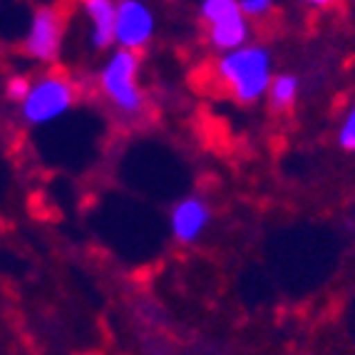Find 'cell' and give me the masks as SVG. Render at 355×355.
<instances>
[{"label": "cell", "instance_id": "obj_1", "mask_svg": "<svg viewBox=\"0 0 355 355\" xmlns=\"http://www.w3.org/2000/svg\"><path fill=\"white\" fill-rule=\"evenodd\" d=\"M216 75L234 100L241 105H254L261 97H266L273 77V55L266 45L249 42L221 55L216 62Z\"/></svg>", "mask_w": 355, "mask_h": 355}, {"label": "cell", "instance_id": "obj_2", "mask_svg": "<svg viewBox=\"0 0 355 355\" xmlns=\"http://www.w3.org/2000/svg\"><path fill=\"white\" fill-rule=\"evenodd\" d=\"M97 85L105 100L125 117H137L144 110V89L139 85V53L117 48L97 72Z\"/></svg>", "mask_w": 355, "mask_h": 355}, {"label": "cell", "instance_id": "obj_3", "mask_svg": "<svg viewBox=\"0 0 355 355\" xmlns=\"http://www.w3.org/2000/svg\"><path fill=\"white\" fill-rule=\"evenodd\" d=\"M77 102V87L65 75H42L30 80L28 95L20 102V117L33 127L65 117Z\"/></svg>", "mask_w": 355, "mask_h": 355}, {"label": "cell", "instance_id": "obj_4", "mask_svg": "<svg viewBox=\"0 0 355 355\" xmlns=\"http://www.w3.org/2000/svg\"><path fill=\"white\" fill-rule=\"evenodd\" d=\"M65 42V15L53 6H40L30 18L23 37V53L35 62L50 65L62 53Z\"/></svg>", "mask_w": 355, "mask_h": 355}, {"label": "cell", "instance_id": "obj_5", "mask_svg": "<svg viewBox=\"0 0 355 355\" xmlns=\"http://www.w3.org/2000/svg\"><path fill=\"white\" fill-rule=\"evenodd\" d=\"M157 15L144 0H117L114 15V45L130 53H139L154 40Z\"/></svg>", "mask_w": 355, "mask_h": 355}, {"label": "cell", "instance_id": "obj_6", "mask_svg": "<svg viewBox=\"0 0 355 355\" xmlns=\"http://www.w3.org/2000/svg\"><path fill=\"white\" fill-rule=\"evenodd\" d=\"M209 224H211V207L204 196H184L169 211V229L174 241L179 243L199 241L207 234Z\"/></svg>", "mask_w": 355, "mask_h": 355}, {"label": "cell", "instance_id": "obj_7", "mask_svg": "<svg viewBox=\"0 0 355 355\" xmlns=\"http://www.w3.org/2000/svg\"><path fill=\"white\" fill-rule=\"evenodd\" d=\"M89 20V45L95 50H107L114 45V15L117 0H80Z\"/></svg>", "mask_w": 355, "mask_h": 355}, {"label": "cell", "instance_id": "obj_8", "mask_svg": "<svg viewBox=\"0 0 355 355\" xmlns=\"http://www.w3.org/2000/svg\"><path fill=\"white\" fill-rule=\"evenodd\" d=\"M207 37H209V45H211L214 50H219L221 55L231 53V50H239V48H243V45H249L251 23L243 18V15L221 20V23L209 25Z\"/></svg>", "mask_w": 355, "mask_h": 355}, {"label": "cell", "instance_id": "obj_9", "mask_svg": "<svg viewBox=\"0 0 355 355\" xmlns=\"http://www.w3.org/2000/svg\"><path fill=\"white\" fill-rule=\"evenodd\" d=\"M298 92H301V80L291 72H281V75L271 77V85L266 89L268 105H271L273 112H286L296 105Z\"/></svg>", "mask_w": 355, "mask_h": 355}, {"label": "cell", "instance_id": "obj_10", "mask_svg": "<svg viewBox=\"0 0 355 355\" xmlns=\"http://www.w3.org/2000/svg\"><path fill=\"white\" fill-rule=\"evenodd\" d=\"M236 15H241L239 0H202V3H199V18L207 25L236 18Z\"/></svg>", "mask_w": 355, "mask_h": 355}, {"label": "cell", "instance_id": "obj_11", "mask_svg": "<svg viewBox=\"0 0 355 355\" xmlns=\"http://www.w3.org/2000/svg\"><path fill=\"white\" fill-rule=\"evenodd\" d=\"M239 8H241V15L246 20H261L271 15L276 0H239Z\"/></svg>", "mask_w": 355, "mask_h": 355}, {"label": "cell", "instance_id": "obj_12", "mask_svg": "<svg viewBox=\"0 0 355 355\" xmlns=\"http://www.w3.org/2000/svg\"><path fill=\"white\" fill-rule=\"evenodd\" d=\"M338 144L345 152H355V105L348 110V114L340 122V130H338Z\"/></svg>", "mask_w": 355, "mask_h": 355}, {"label": "cell", "instance_id": "obj_13", "mask_svg": "<svg viewBox=\"0 0 355 355\" xmlns=\"http://www.w3.org/2000/svg\"><path fill=\"white\" fill-rule=\"evenodd\" d=\"M30 89V80L25 75H12L10 80L6 83V97L10 102H15V105H20L23 102V97L28 95Z\"/></svg>", "mask_w": 355, "mask_h": 355}, {"label": "cell", "instance_id": "obj_14", "mask_svg": "<svg viewBox=\"0 0 355 355\" xmlns=\"http://www.w3.org/2000/svg\"><path fill=\"white\" fill-rule=\"evenodd\" d=\"M303 3L313 8H331V6H336L338 0H303Z\"/></svg>", "mask_w": 355, "mask_h": 355}]
</instances>
